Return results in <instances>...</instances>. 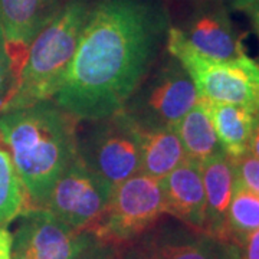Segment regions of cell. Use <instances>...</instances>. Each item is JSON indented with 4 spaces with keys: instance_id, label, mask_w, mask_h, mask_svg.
Returning <instances> with one entry per match:
<instances>
[{
    "instance_id": "25",
    "label": "cell",
    "mask_w": 259,
    "mask_h": 259,
    "mask_svg": "<svg viewBox=\"0 0 259 259\" xmlns=\"http://www.w3.org/2000/svg\"><path fill=\"white\" fill-rule=\"evenodd\" d=\"M249 153L259 158V111L255 115V124H253V130H252V137H250Z\"/></svg>"
},
{
    "instance_id": "10",
    "label": "cell",
    "mask_w": 259,
    "mask_h": 259,
    "mask_svg": "<svg viewBox=\"0 0 259 259\" xmlns=\"http://www.w3.org/2000/svg\"><path fill=\"white\" fill-rule=\"evenodd\" d=\"M222 242L164 214L139 238L115 250L114 259H219Z\"/></svg>"
},
{
    "instance_id": "8",
    "label": "cell",
    "mask_w": 259,
    "mask_h": 259,
    "mask_svg": "<svg viewBox=\"0 0 259 259\" xmlns=\"http://www.w3.org/2000/svg\"><path fill=\"white\" fill-rule=\"evenodd\" d=\"M12 235V259H91L104 246L88 229H75L44 207H32Z\"/></svg>"
},
{
    "instance_id": "18",
    "label": "cell",
    "mask_w": 259,
    "mask_h": 259,
    "mask_svg": "<svg viewBox=\"0 0 259 259\" xmlns=\"http://www.w3.org/2000/svg\"><path fill=\"white\" fill-rule=\"evenodd\" d=\"M28 196L8 146L0 136V228L28 210Z\"/></svg>"
},
{
    "instance_id": "3",
    "label": "cell",
    "mask_w": 259,
    "mask_h": 259,
    "mask_svg": "<svg viewBox=\"0 0 259 259\" xmlns=\"http://www.w3.org/2000/svg\"><path fill=\"white\" fill-rule=\"evenodd\" d=\"M91 0H66L32 40L0 112L52 100L74 59Z\"/></svg>"
},
{
    "instance_id": "24",
    "label": "cell",
    "mask_w": 259,
    "mask_h": 259,
    "mask_svg": "<svg viewBox=\"0 0 259 259\" xmlns=\"http://www.w3.org/2000/svg\"><path fill=\"white\" fill-rule=\"evenodd\" d=\"M219 259H241V250L232 242H222Z\"/></svg>"
},
{
    "instance_id": "13",
    "label": "cell",
    "mask_w": 259,
    "mask_h": 259,
    "mask_svg": "<svg viewBox=\"0 0 259 259\" xmlns=\"http://www.w3.org/2000/svg\"><path fill=\"white\" fill-rule=\"evenodd\" d=\"M166 214L179 222L203 232L206 222V194L200 164L186 158L161 179Z\"/></svg>"
},
{
    "instance_id": "27",
    "label": "cell",
    "mask_w": 259,
    "mask_h": 259,
    "mask_svg": "<svg viewBox=\"0 0 259 259\" xmlns=\"http://www.w3.org/2000/svg\"><path fill=\"white\" fill-rule=\"evenodd\" d=\"M114 253H115V249L104 245L101 249L98 250L91 259H114Z\"/></svg>"
},
{
    "instance_id": "7",
    "label": "cell",
    "mask_w": 259,
    "mask_h": 259,
    "mask_svg": "<svg viewBox=\"0 0 259 259\" xmlns=\"http://www.w3.org/2000/svg\"><path fill=\"white\" fill-rule=\"evenodd\" d=\"M78 134L76 153L87 166L112 186L140 173V128L125 112H114Z\"/></svg>"
},
{
    "instance_id": "15",
    "label": "cell",
    "mask_w": 259,
    "mask_h": 259,
    "mask_svg": "<svg viewBox=\"0 0 259 259\" xmlns=\"http://www.w3.org/2000/svg\"><path fill=\"white\" fill-rule=\"evenodd\" d=\"M213 127L223 153L232 160L249 153L250 137L256 111L248 107L206 101Z\"/></svg>"
},
{
    "instance_id": "16",
    "label": "cell",
    "mask_w": 259,
    "mask_h": 259,
    "mask_svg": "<svg viewBox=\"0 0 259 259\" xmlns=\"http://www.w3.org/2000/svg\"><path fill=\"white\" fill-rule=\"evenodd\" d=\"M140 173L161 180L187 156L175 128H140Z\"/></svg>"
},
{
    "instance_id": "11",
    "label": "cell",
    "mask_w": 259,
    "mask_h": 259,
    "mask_svg": "<svg viewBox=\"0 0 259 259\" xmlns=\"http://www.w3.org/2000/svg\"><path fill=\"white\" fill-rule=\"evenodd\" d=\"M176 28L187 44L204 56L235 59L246 55L222 0H200L185 23Z\"/></svg>"
},
{
    "instance_id": "9",
    "label": "cell",
    "mask_w": 259,
    "mask_h": 259,
    "mask_svg": "<svg viewBox=\"0 0 259 259\" xmlns=\"http://www.w3.org/2000/svg\"><path fill=\"white\" fill-rule=\"evenodd\" d=\"M111 183L76 157L56 180L44 209L75 229H88L107 206Z\"/></svg>"
},
{
    "instance_id": "17",
    "label": "cell",
    "mask_w": 259,
    "mask_h": 259,
    "mask_svg": "<svg viewBox=\"0 0 259 259\" xmlns=\"http://www.w3.org/2000/svg\"><path fill=\"white\" fill-rule=\"evenodd\" d=\"M175 130L182 141L187 158L197 161L199 164L223 151L206 102L202 98H199L193 107L186 112Z\"/></svg>"
},
{
    "instance_id": "28",
    "label": "cell",
    "mask_w": 259,
    "mask_h": 259,
    "mask_svg": "<svg viewBox=\"0 0 259 259\" xmlns=\"http://www.w3.org/2000/svg\"><path fill=\"white\" fill-rule=\"evenodd\" d=\"M255 2H258V0H229V5H231L232 9L243 12L245 9H248L250 5H253Z\"/></svg>"
},
{
    "instance_id": "4",
    "label": "cell",
    "mask_w": 259,
    "mask_h": 259,
    "mask_svg": "<svg viewBox=\"0 0 259 259\" xmlns=\"http://www.w3.org/2000/svg\"><path fill=\"white\" fill-rule=\"evenodd\" d=\"M166 51L192 78L199 98L259 111V64L248 55L213 59L194 51L176 26L167 33Z\"/></svg>"
},
{
    "instance_id": "12",
    "label": "cell",
    "mask_w": 259,
    "mask_h": 259,
    "mask_svg": "<svg viewBox=\"0 0 259 259\" xmlns=\"http://www.w3.org/2000/svg\"><path fill=\"white\" fill-rule=\"evenodd\" d=\"M61 6L62 0H0V28L15 81L32 40Z\"/></svg>"
},
{
    "instance_id": "6",
    "label": "cell",
    "mask_w": 259,
    "mask_h": 259,
    "mask_svg": "<svg viewBox=\"0 0 259 259\" xmlns=\"http://www.w3.org/2000/svg\"><path fill=\"white\" fill-rule=\"evenodd\" d=\"M197 100L199 94L192 78L166 51V56L151 68L122 111L141 130L175 128Z\"/></svg>"
},
{
    "instance_id": "14",
    "label": "cell",
    "mask_w": 259,
    "mask_h": 259,
    "mask_svg": "<svg viewBox=\"0 0 259 259\" xmlns=\"http://www.w3.org/2000/svg\"><path fill=\"white\" fill-rule=\"evenodd\" d=\"M200 168L206 194L204 233L226 242V218L235 185L233 160L222 151L200 163Z\"/></svg>"
},
{
    "instance_id": "22",
    "label": "cell",
    "mask_w": 259,
    "mask_h": 259,
    "mask_svg": "<svg viewBox=\"0 0 259 259\" xmlns=\"http://www.w3.org/2000/svg\"><path fill=\"white\" fill-rule=\"evenodd\" d=\"M238 248L241 250V259H259V229L249 233Z\"/></svg>"
},
{
    "instance_id": "20",
    "label": "cell",
    "mask_w": 259,
    "mask_h": 259,
    "mask_svg": "<svg viewBox=\"0 0 259 259\" xmlns=\"http://www.w3.org/2000/svg\"><path fill=\"white\" fill-rule=\"evenodd\" d=\"M233 167L236 182L259 196V158L246 153L245 156L233 160Z\"/></svg>"
},
{
    "instance_id": "1",
    "label": "cell",
    "mask_w": 259,
    "mask_h": 259,
    "mask_svg": "<svg viewBox=\"0 0 259 259\" xmlns=\"http://www.w3.org/2000/svg\"><path fill=\"white\" fill-rule=\"evenodd\" d=\"M163 0H95L54 101L78 121L122 110L166 49Z\"/></svg>"
},
{
    "instance_id": "5",
    "label": "cell",
    "mask_w": 259,
    "mask_h": 259,
    "mask_svg": "<svg viewBox=\"0 0 259 259\" xmlns=\"http://www.w3.org/2000/svg\"><path fill=\"white\" fill-rule=\"evenodd\" d=\"M164 214L161 180L137 173L112 187L108 203L88 231L117 250L148 231Z\"/></svg>"
},
{
    "instance_id": "19",
    "label": "cell",
    "mask_w": 259,
    "mask_h": 259,
    "mask_svg": "<svg viewBox=\"0 0 259 259\" xmlns=\"http://www.w3.org/2000/svg\"><path fill=\"white\" fill-rule=\"evenodd\" d=\"M256 229H259V196L245 189L235 179L226 218V242L239 246L241 242Z\"/></svg>"
},
{
    "instance_id": "2",
    "label": "cell",
    "mask_w": 259,
    "mask_h": 259,
    "mask_svg": "<svg viewBox=\"0 0 259 259\" xmlns=\"http://www.w3.org/2000/svg\"><path fill=\"white\" fill-rule=\"evenodd\" d=\"M78 120L54 100L0 112V136L28 196L44 207L56 180L76 157Z\"/></svg>"
},
{
    "instance_id": "21",
    "label": "cell",
    "mask_w": 259,
    "mask_h": 259,
    "mask_svg": "<svg viewBox=\"0 0 259 259\" xmlns=\"http://www.w3.org/2000/svg\"><path fill=\"white\" fill-rule=\"evenodd\" d=\"M13 83H15V79H13V72H12V64H10L9 55L6 51L3 32L0 28V100H2V105L12 91Z\"/></svg>"
},
{
    "instance_id": "23",
    "label": "cell",
    "mask_w": 259,
    "mask_h": 259,
    "mask_svg": "<svg viewBox=\"0 0 259 259\" xmlns=\"http://www.w3.org/2000/svg\"><path fill=\"white\" fill-rule=\"evenodd\" d=\"M13 236L5 226L0 228V259H12Z\"/></svg>"
},
{
    "instance_id": "26",
    "label": "cell",
    "mask_w": 259,
    "mask_h": 259,
    "mask_svg": "<svg viewBox=\"0 0 259 259\" xmlns=\"http://www.w3.org/2000/svg\"><path fill=\"white\" fill-rule=\"evenodd\" d=\"M243 12L248 13L250 22H252V26H253V30H255V33H256V36L259 39V0L255 2L253 5H250L249 8L245 9Z\"/></svg>"
}]
</instances>
